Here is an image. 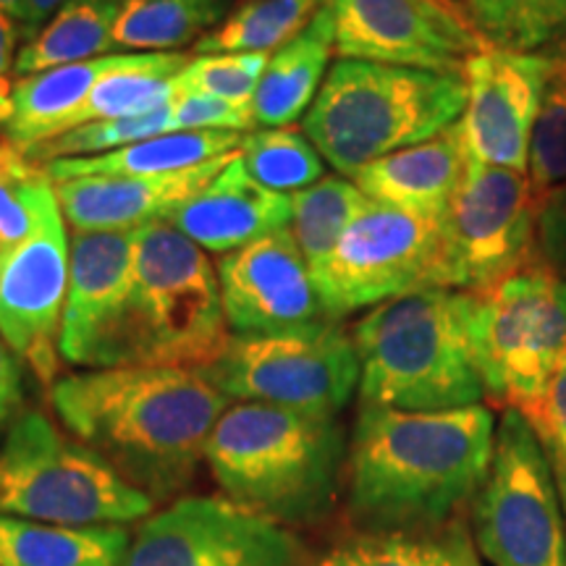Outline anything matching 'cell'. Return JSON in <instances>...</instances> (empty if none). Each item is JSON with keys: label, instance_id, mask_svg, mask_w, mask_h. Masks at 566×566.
Returning <instances> with one entry per match:
<instances>
[{"label": "cell", "instance_id": "6da1fadb", "mask_svg": "<svg viewBox=\"0 0 566 566\" xmlns=\"http://www.w3.org/2000/svg\"><path fill=\"white\" fill-rule=\"evenodd\" d=\"M485 405L449 412L359 407L346 451V506L359 533L436 535L475 501L493 462Z\"/></svg>", "mask_w": 566, "mask_h": 566}, {"label": "cell", "instance_id": "7a4b0ae2", "mask_svg": "<svg viewBox=\"0 0 566 566\" xmlns=\"http://www.w3.org/2000/svg\"><path fill=\"white\" fill-rule=\"evenodd\" d=\"M53 409L153 504H174L205 462L216 422L231 401L195 370L108 367L55 380Z\"/></svg>", "mask_w": 566, "mask_h": 566}, {"label": "cell", "instance_id": "3957f363", "mask_svg": "<svg viewBox=\"0 0 566 566\" xmlns=\"http://www.w3.org/2000/svg\"><path fill=\"white\" fill-rule=\"evenodd\" d=\"M346 451L336 417L237 401L212 428L205 464L226 499L292 530L331 514Z\"/></svg>", "mask_w": 566, "mask_h": 566}, {"label": "cell", "instance_id": "277c9868", "mask_svg": "<svg viewBox=\"0 0 566 566\" xmlns=\"http://www.w3.org/2000/svg\"><path fill=\"white\" fill-rule=\"evenodd\" d=\"M359 407L449 412L483 405L472 349V294L422 289L373 307L352 331Z\"/></svg>", "mask_w": 566, "mask_h": 566}, {"label": "cell", "instance_id": "5b68a950", "mask_svg": "<svg viewBox=\"0 0 566 566\" xmlns=\"http://www.w3.org/2000/svg\"><path fill=\"white\" fill-rule=\"evenodd\" d=\"M464 74L338 59L302 132L328 166L352 179L359 168L438 137L462 118Z\"/></svg>", "mask_w": 566, "mask_h": 566}, {"label": "cell", "instance_id": "8992f818", "mask_svg": "<svg viewBox=\"0 0 566 566\" xmlns=\"http://www.w3.org/2000/svg\"><path fill=\"white\" fill-rule=\"evenodd\" d=\"M229 338L221 281L202 247L166 221L134 231L124 367L200 373Z\"/></svg>", "mask_w": 566, "mask_h": 566}, {"label": "cell", "instance_id": "52a82bcc", "mask_svg": "<svg viewBox=\"0 0 566 566\" xmlns=\"http://www.w3.org/2000/svg\"><path fill=\"white\" fill-rule=\"evenodd\" d=\"M155 504L51 417L21 412L0 443V514L48 525H129Z\"/></svg>", "mask_w": 566, "mask_h": 566}, {"label": "cell", "instance_id": "ba28073f", "mask_svg": "<svg viewBox=\"0 0 566 566\" xmlns=\"http://www.w3.org/2000/svg\"><path fill=\"white\" fill-rule=\"evenodd\" d=\"M472 349L493 407L533 417L566 359V279L535 265L472 294Z\"/></svg>", "mask_w": 566, "mask_h": 566}, {"label": "cell", "instance_id": "9c48e42d", "mask_svg": "<svg viewBox=\"0 0 566 566\" xmlns=\"http://www.w3.org/2000/svg\"><path fill=\"white\" fill-rule=\"evenodd\" d=\"M562 491L533 422L504 409L493 462L472 501L475 548L491 566H566Z\"/></svg>", "mask_w": 566, "mask_h": 566}, {"label": "cell", "instance_id": "30bf717a", "mask_svg": "<svg viewBox=\"0 0 566 566\" xmlns=\"http://www.w3.org/2000/svg\"><path fill=\"white\" fill-rule=\"evenodd\" d=\"M200 375L229 401L338 417L359 388V357L342 321H323L286 334H231Z\"/></svg>", "mask_w": 566, "mask_h": 566}, {"label": "cell", "instance_id": "8fae6325", "mask_svg": "<svg viewBox=\"0 0 566 566\" xmlns=\"http://www.w3.org/2000/svg\"><path fill=\"white\" fill-rule=\"evenodd\" d=\"M535 265L537 197L527 174L470 160L441 221L436 289L480 294Z\"/></svg>", "mask_w": 566, "mask_h": 566}, {"label": "cell", "instance_id": "7c38bea8", "mask_svg": "<svg viewBox=\"0 0 566 566\" xmlns=\"http://www.w3.org/2000/svg\"><path fill=\"white\" fill-rule=\"evenodd\" d=\"M441 221L367 202L313 275L325 315L342 321L357 310L436 289Z\"/></svg>", "mask_w": 566, "mask_h": 566}, {"label": "cell", "instance_id": "4fadbf2b", "mask_svg": "<svg viewBox=\"0 0 566 566\" xmlns=\"http://www.w3.org/2000/svg\"><path fill=\"white\" fill-rule=\"evenodd\" d=\"M124 566H313L289 527L229 499L181 495L132 533Z\"/></svg>", "mask_w": 566, "mask_h": 566}, {"label": "cell", "instance_id": "5bb4252c", "mask_svg": "<svg viewBox=\"0 0 566 566\" xmlns=\"http://www.w3.org/2000/svg\"><path fill=\"white\" fill-rule=\"evenodd\" d=\"M346 61L464 74L488 42L454 0H323Z\"/></svg>", "mask_w": 566, "mask_h": 566}, {"label": "cell", "instance_id": "9a60e30c", "mask_svg": "<svg viewBox=\"0 0 566 566\" xmlns=\"http://www.w3.org/2000/svg\"><path fill=\"white\" fill-rule=\"evenodd\" d=\"M69 265L66 221L51 189L34 231L9 254L0 273V338L48 388L55 386L59 375Z\"/></svg>", "mask_w": 566, "mask_h": 566}, {"label": "cell", "instance_id": "2e32d148", "mask_svg": "<svg viewBox=\"0 0 566 566\" xmlns=\"http://www.w3.org/2000/svg\"><path fill=\"white\" fill-rule=\"evenodd\" d=\"M554 59L488 45L467 61V105L459 118L467 158L527 174L530 139Z\"/></svg>", "mask_w": 566, "mask_h": 566}, {"label": "cell", "instance_id": "e0dca14e", "mask_svg": "<svg viewBox=\"0 0 566 566\" xmlns=\"http://www.w3.org/2000/svg\"><path fill=\"white\" fill-rule=\"evenodd\" d=\"M134 231L74 233L59 349L84 370L124 367V325L132 294Z\"/></svg>", "mask_w": 566, "mask_h": 566}, {"label": "cell", "instance_id": "ac0fdd59", "mask_svg": "<svg viewBox=\"0 0 566 566\" xmlns=\"http://www.w3.org/2000/svg\"><path fill=\"white\" fill-rule=\"evenodd\" d=\"M216 271L231 334H286L331 321L289 229L223 254Z\"/></svg>", "mask_w": 566, "mask_h": 566}, {"label": "cell", "instance_id": "d6986e66", "mask_svg": "<svg viewBox=\"0 0 566 566\" xmlns=\"http://www.w3.org/2000/svg\"><path fill=\"white\" fill-rule=\"evenodd\" d=\"M237 153L171 176H80L53 181L63 221L74 233L137 231L166 221L176 208L216 179Z\"/></svg>", "mask_w": 566, "mask_h": 566}, {"label": "cell", "instance_id": "ffe728a7", "mask_svg": "<svg viewBox=\"0 0 566 566\" xmlns=\"http://www.w3.org/2000/svg\"><path fill=\"white\" fill-rule=\"evenodd\" d=\"M205 252L231 254L268 233L292 226V195L273 192L252 179L237 155L208 187L166 218Z\"/></svg>", "mask_w": 566, "mask_h": 566}, {"label": "cell", "instance_id": "44dd1931", "mask_svg": "<svg viewBox=\"0 0 566 566\" xmlns=\"http://www.w3.org/2000/svg\"><path fill=\"white\" fill-rule=\"evenodd\" d=\"M467 163L470 158L454 124L433 139L359 168L352 181L370 202L424 218H443L464 179Z\"/></svg>", "mask_w": 566, "mask_h": 566}, {"label": "cell", "instance_id": "7402d4cb", "mask_svg": "<svg viewBox=\"0 0 566 566\" xmlns=\"http://www.w3.org/2000/svg\"><path fill=\"white\" fill-rule=\"evenodd\" d=\"M334 53V17L323 3L304 32L268 59L263 80L252 101L254 124L265 129H281L307 116L328 76V63Z\"/></svg>", "mask_w": 566, "mask_h": 566}, {"label": "cell", "instance_id": "603a6c76", "mask_svg": "<svg viewBox=\"0 0 566 566\" xmlns=\"http://www.w3.org/2000/svg\"><path fill=\"white\" fill-rule=\"evenodd\" d=\"M239 132H171L90 158H61L42 166L51 181L80 176H171L242 147Z\"/></svg>", "mask_w": 566, "mask_h": 566}, {"label": "cell", "instance_id": "cb8c5ba5", "mask_svg": "<svg viewBox=\"0 0 566 566\" xmlns=\"http://www.w3.org/2000/svg\"><path fill=\"white\" fill-rule=\"evenodd\" d=\"M126 525L71 527L0 514V566H124Z\"/></svg>", "mask_w": 566, "mask_h": 566}, {"label": "cell", "instance_id": "d4e9b609", "mask_svg": "<svg viewBox=\"0 0 566 566\" xmlns=\"http://www.w3.org/2000/svg\"><path fill=\"white\" fill-rule=\"evenodd\" d=\"M122 0H66L17 55V76L113 55Z\"/></svg>", "mask_w": 566, "mask_h": 566}, {"label": "cell", "instance_id": "484cf974", "mask_svg": "<svg viewBox=\"0 0 566 566\" xmlns=\"http://www.w3.org/2000/svg\"><path fill=\"white\" fill-rule=\"evenodd\" d=\"M181 53H124L122 61L90 90L87 101L69 116L63 132L150 113L174 101V80L187 66ZM59 134V137H61Z\"/></svg>", "mask_w": 566, "mask_h": 566}, {"label": "cell", "instance_id": "4316f807", "mask_svg": "<svg viewBox=\"0 0 566 566\" xmlns=\"http://www.w3.org/2000/svg\"><path fill=\"white\" fill-rule=\"evenodd\" d=\"M229 0H122L113 42L122 53H176L221 24Z\"/></svg>", "mask_w": 566, "mask_h": 566}, {"label": "cell", "instance_id": "83f0119b", "mask_svg": "<svg viewBox=\"0 0 566 566\" xmlns=\"http://www.w3.org/2000/svg\"><path fill=\"white\" fill-rule=\"evenodd\" d=\"M323 0H247L216 30L195 42V55H273L292 42L321 11Z\"/></svg>", "mask_w": 566, "mask_h": 566}, {"label": "cell", "instance_id": "f1b7e54d", "mask_svg": "<svg viewBox=\"0 0 566 566\" xmlns=\"http://www.w3.org/2000/svg\"><path fill=\"white\" fill-rule=\"evenodd\" d=\"M488 45L514 53H554L566 42V0H464Z\"/></svg>", "mask_w": 566, "mask_h": 566}, {"label": "cell", "instance_id": "f546056e", "mask_svg": "<svg viewBox=\"0 0 566 566\" xmlns=\"http://www.w3.org/2000/svg\"><path fill=\"white\" fill-rule=\"evenodd\" d=\"M367 197L346 176H328L292 195V231L313 275L321 271L349 223L367 208Z\"/></svg>", "mask_w": 566, "mask_h": 566}, {"label": "cell", "instance_id": "4dcf8cb0", "mask_svg": "<svg viewBox=\"0 0 566 566\" xmlns=\"http://www.w3.org/2000/svg\"><path fill=\"white\" fill-rule=\"evenodd\" d=\"M239 155L252 179L281 195H294L313 187L325 174L321 153L315 150L307 134L294 126L244 134Z\"/></svg>", "mask_w": 566, "mask_h": 566}, {"label": "cell", "instance_id": "1f68e13d", "mask_svg": "<svg viewBox=\"0 0 566 566\" xmlns=\"http://www.w3.org/2000/svg\"><path fill=\"white\" fill-rule=\"evenodd\" d=\"M174 129V101L160 105L150 113H139L129 118H113V122H97L71 129L61 137L38 142V145L21 150L27 160L51 163L61 158H90V155H103L118 147L134 145V142L171 134Z\"/></svg>", "mask_w": 566, "mask_h": 566}, {"label": "cell", "instance_id": "d6a6232c", "mask_svg": "<svg viewBox=\"0 0 566 566\" xmlns=\"http://www.w3.org/2000/svg\"><path fill=\"white\" fill-rule=\"evenodd\" d=\"M548 55L554 69L535 118L527 163V179L537 200L566 184V53Z\"/></svg>", "mask_w": 566, "mask_h": 566}, {"label": "cell", "instance_id": "836d02e7", "mask_svg": "<svg viewBox=\"0 0 566 566\" xmlns=\"http://www.w3.org/2000/svg\"><path fill=\"white\" fill-rule=\"evenodd\" d=\"M271 55L221 53L197 55L174 80V95H208L221 101L252 105Z\"/></svg>", "mask_w": 566, "mask_h": 566}, {"label": "cell", "instance_id": "e575fe53", "mask_svg": "<svg viewBox=\"0 0 566 566\" xmlns=\"http://www.w3.org/2000/svg\"><path fill=\"white\" fill-rule=\"evenodd\" d=\"M321 566H446L441 541L436 535L359 533L354 530Z\"/></svg>", "mask_w": 566, "mask_h": 566}, {"label": "cell", "instance_id": "d590c367", "mask_svg": "<svg viewBox=\"0 0 566 566\" xmlns=\"http://www.w3.org/2000/svg\"><path fill=\"white\" fill-rule=\"evenodd\" d=\"M254 126L252 105H239L208 95H174L176 132H239Z\"/></svg>", "mask_w": 566, "mask_h": 566}, {"label": "cell", "instance_id": "8d00e7d4", "mask_svg": "<svg viewBox=\"0 0 566 566\" xmlns=\"http://www.w3.org/2000/svg\"><path fill=\"white\" fill-rule=\"evenodd\" d=\"M530 422L546 446L554 472H566V359L548 384V391Z\"/></svg>", "mask_w": 566, "mask_h": 566}, {"label": "cell", "instance_id": "74e56055", "mask_svg": "<svg viewBox=\"0 0 566 566\" xmlns=\"http://www.w3.org/2000/svg\"><path fill=\"white\" fill-rule=\"evenodd\" d=\"M541 263L566 279V184L537 200Z\"/></svg>", "mask_w": 566, "mask_h": 566}, {"label": "cell", "instance_id": "f35d334b", "mask_svg": "<svg viewBox=\"0 0 566 566\" xmlns=\"http://www.w3.org/2000/svg\"><path fill=\"white\" fill-rule=\"evenodd\" d=\"M24 32L19 19L9 17L6 11H0V126H9L13 118V87L17 82L11 80V74H17V42Z\"/></svg>", "mask_w": 566, "mask_h": 566}, {"label": "cell", "instance_id": "ab89813d", "mask_svg": "<svg viewBox=\"0 0 566 566\" xmlns=\"http://www.w3.org/2000/svg\"><path fill=\"white\" fill-rule=\"evenodd\" d=\"M24 405V370L21 359L0 338V430H9Z\"/></svg>", "mask_w": 566, "mask_h": 566}, {"label": "cell", "instance_id": "60d3db41", "mask_svg": "<svg viewBox=\"0 0 566 566\" xmlns=\"http://www.w3.org/2000/svg\"><path fill=\"white\" fill-rule=\"evenodd\" d=\"M438 541H441L446 566H483L478 558L475 543H472L467 527L459 525V522H451L449 527H443L438 533Z\"/></svg>", "mask_w": 566, "mask_h": 566}, {"label": "cell", "instance_id": "b9f144b4", "mask_svg": "<svg viewBox=\"0 0 566 566\" xmlns=\"http://www.w3.org/2000/svg\"><path fill=\"white\" fill-rule=\"evenodd\" d=\"M63 3H66V0H27V17H24V21H21L24 32L32 38V34L38 32L40 27L45 24V21L51 19Z\"/></svg>", "mask_w": 566, "mask_h": 566}, {"label": "cell", "instance_id": "7bdbcfd3", "mask_svg": "<svg viewBox=\"0 0 566 566\" xmlns=\"http://www.w3.org/2000/svg\"><path fill=\"white\" fill-rule=\"evenodd\" d=\"M0 11H6L13 19L24 21V17H27V0H0Z\"/></svg>", "mask_w": 566, "mask_h": 566}, {"label": "cell", "instance_id": "ee69618b", "mask_svg": "<svg viewBox=\"0 0 566 566\" xmlns=\"http://www.w3.org/2000/svg\"><path fill=\"white\" fill-rule=\"evenodd\" d=\"M556 480H558V491L564 495V512H566V472H556Z\"/></svg>", "mask_w": 566, "mask_h": 566}, {"label": "cell", "instance_id": "f6af8a7d", "mask_svg": "<svg viewBox=\"0 0 566 566\" xmlns=\"http://www.w3.org/2000/svg\"><path fill=\"white\" fill-rule=\"evenodd\" d=\"M9 250H6V244L0 242V273H3V265H6V260H9Z\"/></svg>", "mask_w": 566, "mask_h": 566}, {"label": "cell", "instance_id": "bcb514c9", "mask_svg": "<svg viewBox=\"0 0 566 566\" xmlns=\"http://www.w3.org/2000/svg\"><path fill=\"white\" fill-rule=\"evenodd\" d=\"M554 53H566V42H564V45L562 48H556V51Z\"/></svg>", "mask_w": 566, "mask_h": 566}]
</instances>
